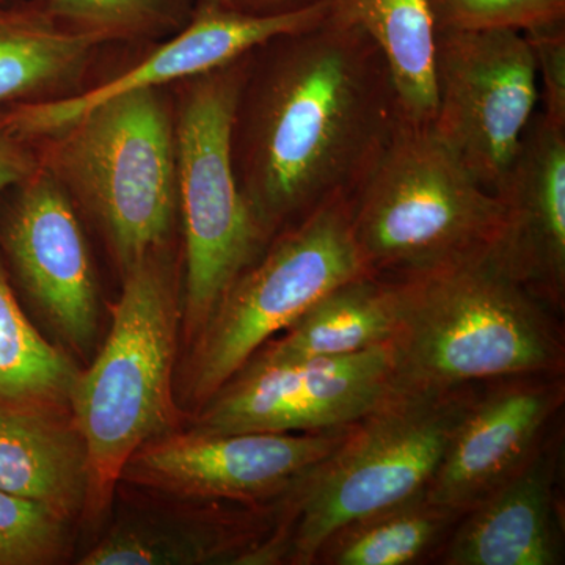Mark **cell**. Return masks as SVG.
<instances>
[{"label": "cell", "mask_w": 565, "mask_h": 565, "mask_svg": "<svg viewBox=\"0 0 565 565\" xmlns=\"http://www.w3.org/2000/svg\"><path fill=\"white\" fill-rule=\"evenodd\" d=\"M381 51L334 11L250 54L236 114L234 172L267 239L322 204L352 199L401 126Z\"/></svg>", "instance_id": "1"}, {"label": "cell", "mask_w": 565, "mask_h": 565, "mask_svg": "<svg viewBox=\"0 0 565 565\" xmlns=\"http://www.w3.org/2000/svg\"><path fill=\"white\" fill-rule=\"evenodd\" d=\"M392 280L399 294L394 390L563 374V338L548 307L490 248Z\"/></svg>", "instance_id": "2"}, {"label": "cell", "mask_w": 565, "mask_h": 565, "mask_svg": "<svg viewBox=\"0 0 565 565\" xmlns=\"http://www.w3.org/2000/svg\"><path fill=\"white\" fill-rule=\"evenodd\" d=\"M106 343L71 386L70 414L88 457L85 512L109 509L126 463L156 438L174 433L180 280L172 244L141 256L121 274Z\"/></svg>", "instance_id": "3"}, {"label": "cell", "mask_w": 565, "mask_h": 565, "mask_svg": "<svg viewBox=\"0 0 565 565\" xmlns=\"http://www.w3.org/2000/svg\"><path fill=\"white\" fill-rule=\"evenodd\" d=\"M35 141L41 166L102 230L120 274L172 244L180 214L172 88L121 93Z\"/></svg>", "instance_id": "4"}, {"label": "cell", "mask_w": 565, "mask_h": 565, "mask_svg": "<svg viewBox=\"0 0 565 565\" xmlns=\"http://www.w3.org/2000/svg\"><path fill=\"white\" fill-rule=\"evenodd\" d=\"M476 396L471 385L393 390L353 424L330 456L289 490V563L315 564L341 527L426 494Z\"/></svg>", "instance_id": "5"}, {"label": "cell", "mask_w": 565, "mask_h": 565, "mask_svg": "<svg viewBox=\"0 0 565 565\" xmlns=\"http://www.w3.org/2000/svg\"><path fill=\"white\" fill-rule=\"evenodd\" d=\"M250 54L170 87L184 233L182 326L189 343L270 243L253 217L233 163L234 114Z\"/></svg>", "instance_id": "6"}, {"label": "cell", "mask_w": 565, "mask_h": 565, "mask_svg": "<svg viewBox=\"0 0 565 565\" xmlns=\"http://www.w3.org/2000/svg\"><path fill=\"white\" fill-rule=\"evenodd\" d=\"M503 204L430 128L403 122L352 196V230L371 274L426 273L492 247Z\"/></svg>", "instance_id": "7"}, {"label": "cell", "mask_w": 565, "mask_h": 565, "mask_svg": "<svg viewBox=\"0 0 565 565\" xmlns=\"http://www.w3.org/2000/svg\"><path fill=\"white\" fill-rule=\"evenodd\" d=\"M371 274L352 230V199L322 204L273 237L223 294L185 370L188 399L200 407L228 384L274 334L326 294Z\"/></svg>", "instance_id": "8"}, {"label": "cell", "mask_w": 565, "mask_h": 565, "mask_svg": "<svg viewBox=\"0 0 565 565\" xmlns=\"http://www.w3.org/2000/svg\"><path fill=\"white\" fill-rule=\"evenodd\" d=\"M433 132L476 180L497 191L539 102L537 71L523 32H437Z\"/></svg>", "instance_id": "9"}, {"label": "cell", "mask_w": 565, "mask_h": 565, "mask_svg": "<svg viewBox=\"0 0 565 565\" xmlns=\"http://www.w3.org/2000/svg\"><path fill=\"white\" fill-rule=\"evenodd\" d=\"M394 390L392 345L280 366L243 367L202 405L203 433H321L359 423Z\"/></svg>", "instance_id": "10"}, {"label": "cell", "mask_w": 565, "mask_h": 565, "mask_svg": "<svg viewBox=\"0 0 565 565\" xmlns=\"http://www.w3.org/2000/svg\"><path fill=\"white\" fill-rule=\"evenodd\" d=\"M352 426L297 434L170 433L141 446L121 479L180 500L256 503L289 493Z\"/></svg>", "instance_id": "11"}, {"label": "cell", "mask_w": 565, "mask_h": 565, "mask_svg": "<svg viewBox=\"0 0 565 565\" xmlns=\"http://www.w3.org/2000/svg\"><path fill=\"white\" fill-rule=\"evenodd\" d=\"M334 2L282 17L259 18L228 9L218 0H195L188 25L156 43L136 65L68 98L7 107L9 120L28 139H41L121 93L172 87L222 68L275 36L316 28L332 13Z\"/></svg>", "instance_id": "12"}, {"label": "cell", "mask_w": 565, "mask_h": 565, "mask_svg": "<svg viewBox=\"0 0 565 565\" xmlns=\"http://www.w3.org/2000/svg\"><path fill=\"white\" fill-rule=\"evenodd\" d=\"M14 189L3 248L63 340L87 352L98 333V288L76 206L43 166Z\"/></svg>", "instance_id": "13"}, {"label": "cell", "mask_w": 565, "mask_h": 565, "mask_svg": "<svg viewBox=\"0 0 565 565\" xmlns=\"http://www.w3.org/2000/svg\"><path fill=\"white\" fill-rule=\"evenodd\" d=\"M476 396L457 426L426 500L460 516L519 473L565 401L559 375H526Z\"/></svg>", "instance_id": "14"}, {"label": "cell", "mask_w": 565, "mask_h": 565, "mask_svg": "<svg viewBox=\"0 0 565 565\" xmlns=\"http://www.w3.org/2000/svg\"><path fill=\"white\" fill-rule=\"evenodd\" d=\"M494 195L503 228L498 263L553 310L565 302V128L534 115Z\"/></svg>", "instance_id": "15"}, {"label": "cell", "mask_w": 565, "mask_h": 565, "mask_svg": "<svg viewBox=\"0 0 565 565\" xmlns=\"http://www.w3.org/2000/svg\"><path fill=\"white\" fill-rule=\"evenodd\" d=\"M559 445L545 438L530 462L460 516L444 555L448 565H557L563 541L555 486Z\"/></svg>", "instance_id": "16"}, {"label": "cell", "mask_w": 565, "mask_h": 565, "mask_svg": "<svg viewBox=\"0 0 565 565\" xmlns=\"http://www.w3.org/2000/svg\"><path fill=\"white\" fill-rule=\"evenodd\" d=\"M66 405L0 404V490L63 519L85 512L88 457Z\"/></svg>", "instance_id": "17"}, {"label": "cell", "mask_w": 565, "mask_h": 565, "mask_svg": "<svg viewBox=\"0 0 565 565\" xmlns=\"http://www.w3.org/2000/svg\"><path fill=\"white\" fill-rule=\"evenodd\" d=\"M106 46L63 28L39 0L0 7V107L77 95Z\"/></svg>", "instance_id": "18"}, {"label": "cell", "mask_w": 565, "mask_h": 565, "mask_svg": "<svg viewBox=\"0 0 565 565\" xmlns=\"http://www.w3.org/2000/svg\"><path fill=\"white\" fill-rule=\"evenodd\" d=\"M399 294L392 278L364 275L338 286L308 308L285 334L267 341L244 367L280 366L351 355L392 343Z\"/></svg>", "instance_id": "19"}, {"label": "cell", "mask_w": 565, "mask_h": 565, "mask_svg": "<svg viewBox=\"0 0 565 565\" xmlns=\"http://www.w3.org/2000/svg\"><path fill=\"white\" fill-rule=\"evenodd\" d=\"M334 11L374 41L388 66L404 122L430 128L437 110L429 0H337Z\"/></svg>", "instance_id": "20"}, {"label": "cell", "mask_w": 565, "mask_h": 565, "mask_svg": "<svg viewBox=\"0 0 565 565\" xmlns=\"http://www.w3.org/2000/svg\"><path fill=\"white\" fill-rule=\"evenodd\" d=\"M264 544L241 527L211 520H128L109 531L81 564H259Z\"/></svg>", "instance_id": "21"}, {"label": "cell", "mask_w": 565, "mask_h": 565, "mask_svg": "<svg viewBox=\"0 0 565 565\" xmlns=\"http://www.w3.org/2000/svg\"><path fill=\"white\" fill-rule=\"evenodd\" d=\"M456 522L426 494L341 527L323 544L316 563L407 565L426 555Z\"/></svg>", "instance_id": "22"}, {"label": "cell", "mask_w": 565, "mask_h": 565, "mask_svg": "<svg viewBox=\"0 0 565 565\" xmlns=\"http://www.w3.org/2000/svg\"><path fill=\"white\" fill-rule=\"evenodd\" d=\"M76 364L32 326L0 266V404L66 405Z\"/></svg>", "instance_id": "23"}, {"label": "cell", "mask_w": 565, "mask_h": 565, "mask_svg": "<svg viewBox=\"0 0 565 565\" xmlns=\"http://www.w3.org/2000/svg\"><path fill=\"white\" fill-rule=\"evenodd\" d=\"M63 28L106 44H156L191 21L195 0H39Z\"/></svg>", "instance_id": "24"}, {"label": "cell", "mask_w": 565, "mask_h": 565, "mask_svg": "<svg viewBox=\"0 0 565 565\" xmlns=\"http://www.w3.org/2000/svg\"><path fill=\"white\" fill-rule=\"evenodd\" d=\"M66 526L47 505L0 490V565L57 563L68 548Z\"/></svg>", "instance_id": "25"}, {"label": "cell", "mask_w": 565, "mask_h": 565, "mask_svg": "<svg viewBox=\"0 0 565 565\" xmlns=\"http://www.w3.org/2000/svg\"><path fill=\"white\" fill-rule=\"evenodd\" d=\"M435 31L526 32L565 21V0H429Z\"/></svg>", "instance_id": "26"}, {"label": "cell", "mask_w": 565, "mask_h": 565, "mask_svg": "<svg viewBox=\"0 0 565 565\" xmlns=\"http://www.w3.org/2000/svg\"><path fill=\"white\" fill-rule=\"evenodd\" d=\"M542 82L544 118L565 128V21L523 32Z\"/></svg>", "instance_id": "27"}, {"label": "cell", "mask_w": 565, "mask_h": 565, "mask_svg": "<svg viewBox=\"0 0 565 565\" xmlns=\"http://www.w3.org/2000/svg\"><path fill=\"white\" fill-rule=\"evenodd\" d=\"M41 166L36 141L11 126L9 110L0 107V192L17 188Z\"/></svg>", "instance_id": "28"}, {"label": "cell", "mask_w": 565, "mask_h": 565, "mask_svg": "<svg viewBox=\"0 0 565 565\" xmlns=\"http://www.w3.org/2000/svg\"><path fill=\"white\" fill-rule=\"evenodd\" d=\"M223 6L250 17L273 18L297 13L330 0H218Z\"/></svg>", "instance_id": "29"}, {"label": "cell", "mask_w": 565, "mask_h": 565, "mask_svg": "<svg viewBox=\"0 0 565 565\" xmlns=\"http://www.w3.org/2000/svg\"><path fill=\"white\" fill-rule=\"evenodd\" d=\"M13 2H17V0H0V7L10 6Z\"/></svg>", "instance_id": "30"}]
</instances>
